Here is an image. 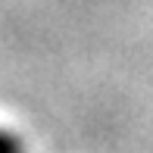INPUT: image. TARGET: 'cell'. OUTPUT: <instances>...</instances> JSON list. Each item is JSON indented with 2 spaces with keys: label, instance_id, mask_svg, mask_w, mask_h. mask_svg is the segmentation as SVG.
<instances>
[{
  "label": "cell",
  "instance_id": "1",
  "mask_svg": "<svg viewBox=\"0 0 153 153\" xmlns=\"http://www.w3.org/2000/svg\"><path fill=\"white\" fill-rule=\"evenodd\" d=\"M0 153H19V144L10 134H3V131H0Z\"/></svg>",
  "mask_w": 153,
  "mask_h": 153
}]
</instances>
